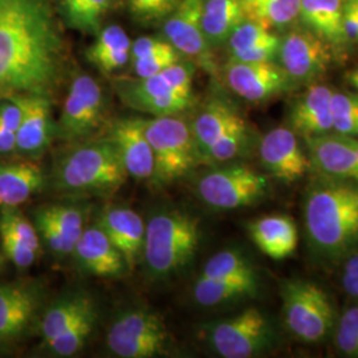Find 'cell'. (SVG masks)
Instances as JSON below:
<instances>
[{
  "mask_svg": "<svg viewBox=\"0 0 358 358\" xmlns=\"http://www.w3.org/2000/svg\"><path fill=\"white\" fill-rule=\"evenodd\" d=\"M64 62V38L52 0H0V101L50 96Z\"/></svg>",
  "mask_w": 358,
  "mask_h": 358,
  "instance_id": "1",
  "label": "cell"
},
{
  "mask_svg": "<svg viewBox=\"0 0 358 358\" xmlns=\"http://www.w3.org/2000/svg\"><path fill=\"white\" fill-rule=\"evenodd\" d=\"M304 223L321 259L341 262L358 252V183L320 174L306 192Z\"/></svg>",
  "mask_w": 358,
  "mask_h": 358,
  "instance_id": "2",
  "label": "cell"
},
{
  "mask_svg": "<svg viewBox=\"0 0 358 358\" xmlns=\"http://www.w3.org/2000/svg\"><path fill=\"white\" fill-rule=\"evenodd\" d=\"M128 177L115 143L105 136L72 143L55 159L50 180L69 196H109Z\"/></svg>",
  "mask_w": 358,
  "mask_h": 358,
  "instance_id": "3",
  "label": "cell"
},
{
  "mask_svg": "<svg viewBox=\"0 0 358 358\" xmlns=\"http://www.w3.org/2000/svg\"><path fill=\"white\" fill-rule=\"evenodd\" d=\"M201 242L199 220L180 210L153 213L145 230L142 257L152 280H165L185 268Z\"/></svg>",
  "mask_w": 358,
  "mask_h": 358,
  "instance_id": "4",
  "label": "cell"
},
{
  "mask_svg": "<svg viewBox=\"0 0 358 358\" xmlns=\"http://www.w3.org/2000/svg\"><path fill=\"white\" fill-rule=\"evenodd\" d=\"M190 127L199 164L235 161L248 150L250 128L242 115L224 100L206 103Z\"/></svg>",
  "mask_w": 358,
  "mask_h": 358,
  "instance_id": "5",
  "label": "cell"
},
{
  "mask_svg": "<svg viewBox=\"0 0 358 358\" xmlns=\"http://www.w3.org/2000/svg\"><path fill=\"white\" fill-rule=\"evenodd\" d=\"M141 124L153 150V185L166 186L199 164L192 127L177 115L141 118Z\"/></svg>",
  "mask_w": 358,
  "mask_h": 358,
  "instance_id": "6",
  "label": "cell"
},
{
  "mask_svg": "<svg viewBox=\"0 0 358 358\" xmlns=\"http://www.w3.org/2000/svg\"><path fill=\"white\" fill-rule=\"evenodd\" d=\"M173 345L174 341L164 317L148 308L122 312L106 333V346L117 357H166Z\"/></svg>",
  "mask_w": 358,
  "mask_h": 358,
  "instance_id": "7",
  "label": "cell"
},
{
  "mask_svg": "<svg viewBox=\"0 0 358 358\" xmlns=\"http://www.w3.org/2000/svg\"><path fill=\"white\" fill-rule=\"evenodd\" d=\"M282 316L288 331L306 344H319L334 328V308L320 285L307 280H287L280 288Z\"/></svg>",
  "mask_w": 358,
  "mask_h": 358,
  "instance_id": "8",
  "label": "cell"
},
{
  "mask_svg": "<svg viewBox=\"0 0 358 358\" xmlns=\"http://www.w3.org/2000/svg\"><path fill=\"white\" fill-rule=\"evenodd\" d=\"M203 334L213 350L224 358L257 357L278 343L272 321L257 308H247L230 319L208 324Z\"/></svg>",
  "mask_w": 358,
  "mask_h": 358,
  "instance_id": "9",
  "label": "cell"
},
{
  "mask_svg": "<svg viewBox=\"0 0 358 358\" xmlns=\"http://www.w3.org/2000/svg\"><path fill=\"white\" fill-rule=\"evenodd\" d=\"M206 205L217 210H236L263 201L269 192L266 174L243 164H231L207 171L196 183Z\"/></svg>",
  "mask_w": 358,
  "mask_h": 358,
  "instance_id": "10",
  "label": "cell"
},
{
  "mask_svg": "<svg viewBox=\"0 0 358 358\" xmlns=\"http://www.w3.org/2000/svg\"><path fill=\"white\" fill-rule=\"evenodd\" d=\"M105 96L100 84L90 75L75 77L56 124V137L69 143L85 141L101 125Z\"/></svg>",
  "mask_w": 358,
  "mask_h": 358,
  "instance_id": "11",
  "label": "cell"
},
{
  "mask_svg": "<svg viewBox=\"0 0 358 358\" xmlns=\"http://www.w3.org/2000/svg\"><path fill=\"white\" fill-rule=\"evenodd\" d=\"M44 289L36 282H0V348L15 345L36 327Z\"/></svg>",
  "mask_w": 358,
  "mask_h": 358,
  "instance_id": "12",
  "label": "cell"
},
{
  "mask_svg": "<svg viewBox=\"0 0 358 358\" xmlns=\"http://www.w3.org/2000/svg\"><path fill=\"white\" fill-rule=\"evenodd\" d=\"M115 90L128 106L153 117L178 115L192 103V93L177 88L167 69L154 76L120 80Z\"/></svg>",
  "mask_w": 358,
  "mask_h": 358,
  "instance_id": "13",
  "label": "cell"
},
{
  "mask_svg": "<svg viewBox=\"0 0 358 358\" xmlns=\"http://www.w3.org/2000/svg\"><path fill=\"white\" fill-rule=\"evenodd\" d=\"M332 47L310 29L296 28L280 38L278 57L292 83H315L327 73L333 59Z\"/></svg>",
  "mask_w": 358,
  "mask_h": 358,
  "instance_id": "14",
  "label": "cell"
},
{
  "mask_svg": "<svg viewBox=\"0 0 358 358\" xmlns=\"http://www.w3.org/2000/svg\"><path fill=\"white\" fill-rule=\"evenodd\" d=\"M202 1L180 0L165 19L164 34L180 55L187 56L194 64L203 68L206 72L215 75L217 64L213 47L207 41L201 23Z\"/></svg>",
  "mask_w": 358,
  "mask_h": 358,
  "instance_id": "15",
  "label": "cell"
},
{
  "mask_svg": "<svg viewBox=\"0 0 358 358\" xmlns=\"http://www.w3.org/2000/svg\"><path fill=\"white\" fill-rule=\"evenodd\" d=\"M224 78L235 94L250 103L271 100L294 84L280 64L273 62L245 63L230 59L224 65Z\"/></svg>",
  "mask_w": 358,
  "mask_h": 358,
  "instance_id": "16",
  "label": "cell"
},
{
  "mask_svg": "<svg viewBox=\"0 0 358 358\" xmlns=\"http://www.w3.org/2000/svg\"><path fill=\"white\" fill-rule=\"evenodd\" d=\"M22 109V120L16 131L15 154L26 159H38L56 137L50 96L28 94L13 97Z\"/></svg>",
  "mask_w": 358,
  "mask_h": 358,
  "instance_id": "17",
  "label": "cell"
},
{
  "mask_svg": "<svg viewBox=\"0 0 358 358\" xmlns=\"http://www.w3.org/2000/svg\"><path fill=\"white\" fill-rule=\"evenodd\" d=\"M259 155L269 176L284 183L303 178L310 166L309 157L291 128L269 130L259 143Z\"/></svg>",
  "mask_w": 358,
  "mask_h": 358,
  "instance_id": "18",
  "label": "cell"
},
{
  "mask_svg": "<svg viewBox=\"0 0 358 358\" xmlns=\"http://www.w3.org/2000/svg\"><path fill=\"white\" fill-rule=\"evenodd\" d=\"M310 165L319 174L358 183V137L328 133L306 138Z\"/></svg>",
  "mask_w": 358,
  "mask_h": 358,
  "instance_id": "19",
  "label": "cell"
},
{
  "mask_svg": "<svg viewBox=\"0 0 358 358\" xmlns=\"http://www.w3.org/2000/svg\"><path fill=\"white\" fill-rule=\"evenodd\" d=\"M106 137L115 143L130 177L140 180L152 179L153 150L142 129L141 118H118L110 125Z\"/></svg>",
  "mask_w": 358,
  "mask_h": 358,
  "instance_id": "20",
  "label": "cell"
},
{
  "mask_svg": "<svg viewBox=\"0 0 358 358\" xmlns=\"http://www.w3.org/2000/svg\"><path fill=\"white\" fill-rule=\"evenodd\" d=\"M72 256L83 272L100 278H120L128 271L122 254L97 224L85 227Z\"/></svg>",
  "mask_w": 358,
  "mask_h": 358,
  "instance_id": "21",
  "label": "cell"
},
{
  "mask_svg": "<svg viewBox=\"0 0 358 358\" xmlns=\"http://www.w3.org/2000/svg\"><path fill=\"white\" fill-rule=\"evenodd\" d=\"M122 254L131 271L142 257L146 223L129 207H109L96 223Z\"/></svg>",
  "mask_w": 358,
  "mask_h": 358,
  "instance_id": "22",
  "label": "cell"
},
{
  "mask_svg": "<svg viewBox=\"0 0 358 358\" xmlns=\"http://www.w3.org/2000/svg\"><path fill=\"white\" fill-rule=\"evenodd\" d=\"M333 92L328 85L315 84L294 101L289 112V125L297 136L306 140L332 133Z\"/></svg>",
  "mask_w": 358,
  "mask_h": 358,
  "instance_id": "23",
  "label": "cell"
},
{
  "mask_svg": "<svg viewBox=\"0 0 358 358\" xmlns=\"http://www.w3.org/2000/svg\"><path fill=\"white\" fill-rule=\"evenodd\" d=\"M45 185V171L34 159L0 161V207H19Z\"/></svg>",
  "mask_w": 358,
  "mask_h": 358,
  "instance_id": "24",
  "label": "cell"
},
{
  "mask_svg": "<svg viewBox=\"0 0 358 358\" xmlns=\"http://www.w3.org/2000/svg\"><path fill=\"white\" fill-rule=\"evenodd\" d=\"M231 60L245 63L273 62L280 47V38L271 28L244 17L227 38Z\"/></svg>",
  "mask_w": 358,
  "mask_h": 358,
  "instance_id": "25",
  "label": "cell"
},
{
  "mask_svg": "<svg viewBox=\"0 0 358 358\" xmlns=\"http://www.w3.org/2000/svg\"><path fill=\"white\" fill-rule=\"evenodd\" d=\"M247 230L256 247L273 260L292 255L299 243L294 219L287 215H268L248 223Z\"/></svg>",
  "mask_w": 358,
  "mask_h": 358,
  "instance_id": "26",
  "label": "cell"
},
{
  "mask_svg": "<svg viewBox=\"0 0 358 358\" xmlns=\"http://www.w3.org/2000/svg\"><path fill=\"white\" fill-rule=\"evenodd\" d=\"M96 308L94 300L85 292H69L45 308L38 321L41 345L44 346L69 329L83 315Z\"/></svg>",
  "mask_w": 358,
  "mask_h": 358,
  "instance_id": "27",
  "label": "cell"
},
{
  "mask_svg": "<svg viewBox=\"0 0 358 358\" xmlns=\"http://www.w3.org/2000/svg\"><path fill=\"white\" fill-rule=\"evenodd\" d=\"M259 291L257 273L234 278H198L192 287V296L202 307L230 304L245 297H254Z\"/></svg>",
  "mask_w": 358,
  "mask_h": 358,
  "instance_id": "28",
  "label": "cell"
},
{
  "mask_svg": "<svg viewBox=\"0 0 358 358\" xmlns=\"http://www.w3.org/2000/svg\"><path fill=\"white\" fill-rule=\"evenodd\" d=\"M308 29L324 38L333 52L345 47L343 34V0H300V15Z\"/></svg>",
  "mask_w": 358,
  "mask_h": 358,
  "instance_id": "29",
  "label": "cell"
},
{
  "mask_svg": "<svg viewBox=\"0 0 358 358\" xmlns=\"http://www.w3.org/2000/svg\"><path fill=\"white\" fill-rule=\"evenodd\" d=\"M94 43L87 50L92 64L103 73H112L130 62L131 41L124 28L108 26L97 35Z\"/></svg>",
  "mask_w": 358,
  "mask_h": 358,
  "instance_id": "30",
  "label": "cell"
},
{
  "mask_svg": "<svg viewBox=\"0 0 358 358\" xmlns=\"http://www.w3.org/2000/svg\"><path fill=\"white\" fill-rule=\"evenodd\" d=\"M244 13L239 0H203L201 23L207 41L214 48L222 45L243 20Z\"/></svg>",
  "mask_w": 358,
  "mask_h": 358,
  "instance_id": "31",
  "label": "cell"
},
{
  "mask_svg": "<svg viewBox=\"0 0 358 358\" xmlns=\"http://www.w3.org/2000/svg\"><path fill=\"white\" fill-rule=\"evenodd\" d=\"M57 7L66 26L84 34L97 35L110 8V0H59Z\"/></svg>",
  "mask_w": 358,
  "mask_h": 358,
  "instance_id": "32",
  "label": "cell"
},
{
  "mask_svg": "<svg viewBox=\"0 0 358 358\" xmlns=\"http://www.w3.org/2000/svg\"><path fill=\"white\" fill-rule=\"evenodd\" d=\"M244 16L264 26L291 24L300 15V0H239Z\"/></svg>",
  "mask_w": 358,
  "mask_h": 358,
  "instance_id": "33",
  "label": "cell"
},
{
  "mask_svg": "<svg viewBox=\"0 0 358 358\" xmlns=\"http://www.w3.org/2000/svg\"><path fill=\"white\" fill-rule=\"evenodd\" d=\"M97 321V309L93 308L64 333L53 338L43 346L50 355L56 357H72L77 355L87 344L90 334L94 331Z\"/></svg>",
  "mask_w": 358,
  "mask_h": 358,
  "instance_id": "34",
  "label": "cell"
},
{
  "mask_svg": "<svg viewBox=\"0 0 358 358\" xmlns=\"http://www.w3.org/2000/svg\"><path fill=\"white\" fill-rule=\"evenodd\" d=\"M251 273H256L255 267L243 254L235 250H224L207 260L199 276L207 279H219Z\"/></svg>",
  "mask_w": 358,
  "mask_h": 358,
  "instance_id": "35",
  "label": "cell"
},
{
  "mask_svg": "<svg viewBox=\"0 0 358 358\" xmlns=\"http://www.w3.org/2000/svg\"><path fill=\"white\" fill-rule=\"evenodd\" d=\"M332 131L358 137V94L352 92H333Z\"/></svg>",
  "mask_w": 358,
  "mask_h": 358,
  "instance_id": "36",
  "label": "cell"
},
{
  "mask_svg": "<svg viewBox=\"0 0 358 358\" xmlns=\"http://www.w3.org/2000/svg\"><path fill=\"white\" fill-rule=\"evenodd\" d=\"M45 208L72 254L85 230V214L83 208L73 205L45 206Z\"/></svg>",
  "mask_w": 358,
  "mask_h": 358,
  "instance_id": "37",
  "label": "cell"
},
{
  "mask_svg": "<svg viewBox=\"0 0 358 358\" xmlns=\"http://www.w3.org/2000/svg\"><path fill=\"white\" fill-rule=\"evenodd\" d=\"M0 231L13 235L15 239L40 254L41 243L38 230L17 207H0Z\"/></svg>",
  "mask_w": 358,
  "mask_h": 358,
  "instance_id": "38",
  "label": "cell"
},
{
  "mask_svg": "<svg viewBox=\"0 0 358 358\" xmlns=\"http://www.w3.org/2000/svg\"><path fill=\"white\" fill-rule=\"evenodd\" d=\"M34 224L38 230L40 239H43V242L50 248L53 255L57 257L72 255L45 207H40L34 211Z\"/></svg>",
  "mask_w": 358,
  "mask_h": 358,
  "instance_id": "39",
  "label": "cell"
},
{
  "mask_svg": "<svg viewBox=\"0 0 358 358\" xmlns=\"http://www.w3.org/2000/svg\"><path fill=\"white\" fill-rule=\"evenodd\" d=\"M336 346L348 357H358V307L348 308L338 321Z\"/></svg>",
  "mask_w": 358,
  "mask_h": 358,
  "instance_id": "40",
  "label": "cell"
},
{
  "mask_svg": "<svg viewBox=\"0 0 358 358\" xmlns=\"http://www.w3.org/2000/svg\"><path fill=\"white\" fill-rule=\"evenodd\" d=\"M180 0H127L129 13L142 23L165 20Z\"/></svg>",
  "mask_w": 358,
  "mask_h": 358,
  "instance_id": "41",
  "label": "cell"
},
{
  "mask_svg": "<svg viewBox=\"0 0 358 358\" xmlns=\"http://www.w3.org/2000/svg\"><path fill=\"white\" fill-rule=\"evenodd\" d=\"M179 60H182L180 53L171 45L165 51L158 52L149 57L130 62V63L136 77L143 78V77H150L161 73L170 65L178 63Z\"/></svg>",
  "mask_w": 358,
  "mask_h": 358,
  "instance_id": "42",
  "label": "cell"
},
{
  "mask_svg": "<svg viewBox=\"0 0 358 358\" xmlns=\"http://www.w3.org/2000/svg\"><path fill=\"white\" fill-rule=\"evenodd\" d=\"M0 241H1V250L6 257L13 262V266L17 268H29L38 257V252L29 248L26 244L15 239L13 235L0 231Z\"/></svg>",
  "mask_w": 358,
  "mask_h": 358,
  "instance_id": "43",
  "label": "cell"
},
{
  "mask_svg": "<svg viewBox=\"0 0 358 358\" xmlns=\"http://www.w3.org/2000/svg\"><path fill=\"white\" fill-rule=\"evenodd\" d=\"M171 44L167 40L158 38H138L131 43L130 48V62H136L140 59L149 57L158 52L165 51Z\"/></svg>",
  "mask_w": 358,
  "mask_h": 358,
  "instance_id": "44",
  "label": "cell"
},
{
  "mask_svg": "<svg viewBox=\"0 0 358 358\" xmlns=\"http://www.w3.org/2000/svg\"><path fill=\"white\" fill-rule=\"evenodd\" d=\"M343 34L345 44H358V11L352 0H343Z\"/></svg>",
  "mask_w": 358,
  "mask_h": 358,
  "instance_id": "45",
  "label": "cell"
},
{
  "mask_svg": "<svg viewBox=\"0 0 358 358\" xmlns=\"http://www.w3.org/2000/svg\"><path fill=\"white\" fill-rule=\"evenodd\" d=\"M16 150V131L0 125V155L15 154Z\"/></svg>",
  "mask_w": 358,
  "mask_h": 358,
  "instance_id": "46",
  "label": "cell"
},
{
  "mask_svg": "<svg viewBox=\"0 0 358 358\" xmlns=\"http://www.w3.org/2000/svg\"><path fill=\"white\" fill-rule=\"evenodd\" d=\"M343 285L348 294L358 300V278L344 273L343 275Z\"/></svg>",
  "mask_w": 358,
  "mask_h": 358,
  "instance_id": "47",
  "label": "cell"
},
{
  "mask_svg": "<svg viewBox=\"0 0 358 358\" xmlns=\"http://www.w3.org/2000/svg\"><path fill=\"white\" fill-rule=\"evenodd\" d=\"M344 273L358 278V252L346 257L344 263Z\"/></svg>",
  "mask_w": 358,
  "mask_h": 358,
  "instance_id": "48",
  "label": "cell"
},
{
  "mask_svg": "<svg viewBox=\"0 0 358 358\" xmlns=\"http://www.w3.org/2000/svg\"><path fill=\"white\" fill-rule=\"evenodd\" d=\"M348 80L358 90V66L348 75Z\"/></svg>",
  "mask_w": 358,
  "mask_h": 358,
  "instance_id": "49",
  "label": "cell"
},
{
  "mask_svg": "<svg viewBox=\"0 0 358 358\" xmlns=\"http://www.w3.org/2000/svg\"><path fill=\"white\" fill-rule=\"evenodd\" d=\"M4 260H6V255H4L3 250H0V271H1L3 266H4Z\"/></svg>",
  "mask_w": 358,
  "mask_h": 358,
  "instance_id": "50",
  "label": "cell"
},
{
  "mask_svg": "<svg viewBox=\"0 0 358 358\" xmlns=\"http://www.w3.org/2000/svg\"><path fill=\"white\" fill-rule=\"evenodd\" d=\"M352 1H353V3H355V6H356V8H357V11H358V0H352Z\"/></svg>",
  "mask_w": 358,
  "mask_h": 358,
  "instance_id": "51",
  "label": "cell"
}]
</instances>
